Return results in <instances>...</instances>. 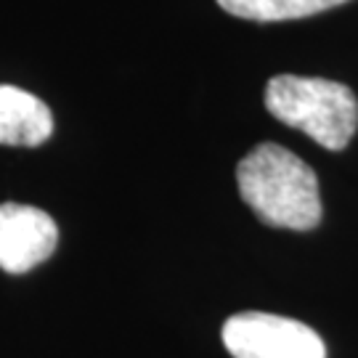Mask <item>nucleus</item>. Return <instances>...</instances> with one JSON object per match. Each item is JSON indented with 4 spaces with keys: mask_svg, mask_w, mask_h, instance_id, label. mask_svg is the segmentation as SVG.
Masks as SVG:
<instances>
[{
    "mask_svg": "<svg viewBox=\"0 0 358 358\" xmlns=\"http://www.w3.org/2000/svg\"><path fill=\"white\" fill-rule=\"evenodd\" d=\"M53 115L38 96L0 85V143L3 146H40L51 138Z\"/></svg>",
    "mask_w": 358,
    "mask_h": 358,
    "instance_id": "5",
    "label": "nucleus"
},
{
    "mask_svg": "<svg viewBox=\"0 0 358 358\" xmlns=\"http://www.w3.org/2000/svg\"><path fill=\"white\" fill-rule=\"evenodd\" d=\"M59 229L48 213L32 205H0V268L27 273L53 255Z\"/></svg>",
    "mask_w": 358,
    "mask_h": 358,
    "instance_id": "4",
    "label": "nucleus"
},
{
    "mask_svg": "<svg viewBox=\"0 0 358 358\" xmlns=\"http://www.w3.org/2000/svg\"><path fill=\"white\" fill-rule=\"evenodd\" d=\"M348 0H217L223 11L250 22H289L329 11Z\"/></svg>",
    "mask_w": 358,
    "mask_h": 358,
    "instance_id": "6",
    "label": "nucleus"
},
{
    "mask_svg": "<svg viewBox=\"0 0 358 358\" xmlns=\"http://www.w3.org/2000/svg\"><path fill=\"white\" fill-rule=\"evenodd\" d=\"M236 183L244 205L273 229L310 231L321 220L316 173L279 143H260L242 157Z\"/></svg>",
    "mask_w": 358,
    "mask_h": 358,
    "instance_id": "1",
    "label": "nucleus"
},
{
    "mask_svg": "<svg viewBox=\"0 0 358 358\" xmlns=\"http://www.w3.org/2000/svg\"><path fill=\"white\" fill-rule=\"evenodd\" d=\"M220 337L234 358H327L324 340L310 327L260 310L231 316Z\"/></svg>",
    "mask_w": 358,
    "mask_h": 358,
    "instance_id": "3",
    "label": "nucleus"
},
{
    "mask_svg": "<svg viewBox=\"0 0 358 358\" xmlns=\"http://www.w3.org/2000/svg\"><path fill=\"white\" fill-rule=\"evenodd\" d=\"M266 109L329 152H343L358 128L353 90L324 77H273L266 85Z\"/></svg>",
    "mask_w": 358,
    "mask_h": 358,
    "instance_id": "2",
    "label": "nucleus"
}]
</instances>
